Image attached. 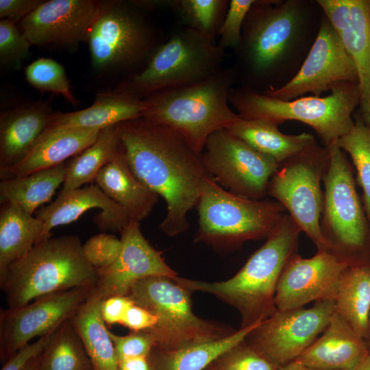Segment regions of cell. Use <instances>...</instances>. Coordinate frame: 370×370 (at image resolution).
<instances>
[{"instance_id":"ba28073f","label":"cell","mask_w":370,"mask_h":370,"mask_svg":"<svg viewBox=\"0 0 370 370\" xmlns=\"http://www.w3.org/2000/svg\"><path fill=\"white\" fill-rule=\"evenodd\" d=\"M225 58V51L217 42L185 27L156 46L145 67L116 89L143 99L210 78L223 68Z\"/></svg>"},{"instance_id":"ab89813d","label":"cell","mask_w":370,"mask_h":370,"mask_svg":"<svg viewBox=\"0 0 370 370\" xmlns=\"http://www.w3.org/2000/svg\"><path fill=\"white\" fill-rule=\"evenodd\" d=\"M256 1H230L227 11L217 33V45L225 51H235L239 47L245 19Z\"/></svg>"},{"instance_id":"836d02e7","label":"cell","mask_w":370,"mask_h":370,"mask_svg":"<svg viewBox=\"0 0 370 370\" xmlns=\"http://www.w3.org/2000/svg\"><path fill=\"white\" fill-rule=\"evenodd\" d=\"M40 370H92V363L71 319L53 333L40 360Z\"/></svg>"},{"instance_id":"5b68a950","label":"cell","mask_w":370,"mask_h":370,"mask_svg":"<svg viewBox=\"0 0 370 370\" xmlns=\"http://www.w3.org/2000/svg\"><path fill=\"white\" fill-rule=\"evenodd\" d=\"M236 83L233 67H223L204 81L143 99L142 117L176 131L201 153L211 134L227 129L241 119L228 100Z\"/></svg>"},{"instance_id":"277c9868","label":"cell","mask_w":370,"mask_h":370,"mask_svg":"<svg viewBox=\"0 0 370 370\" xmlns=\"http://www.w3.org/2000/svg\"><path fill=\"white\" fill-rule=\"evenodd\" d=\"M97 270L73 235L49 237L0 271V286L8 308L24 306L40 297L78 288H92Z\"/></svg>"},{"instance_id":"d4e9b609","label":"cell","mask_w":370,"mask_h":370,"mask_svg":"<svg viewBox=\"0 0 370 370\" xmlns=\"http://www.w3.org/2000/svg\"><path fill=\"white\" fill-rule=\"evenodd\" d=\"M95 182L123 208L130 220L139 223L149 216L158 200L159 196L132 171L122 145L115 158L99 172Z\"/></svg>"},{"instance_id":"c3c4849f","label":"cell","mask_w":370,"mask_h":370,"mask_svg":"<svg viewBox=\"0 0 370 370\" xmlns=\"http://www.w3.org/2000/svg\"><path fill=\"white\" fill-rule=\"evenodd\" d=\"M278 370H316L295 360L278 368Z\"/></svg>"},{"instance_id":"5bb4252c","label":"cell","mask_w":370,"mask_h":370,"mask_svg":"<svg viewBox=\"0 0 370 370\" xmlns=\"http://www.w3.org/2000/svg\"><path fill=\"white\" fill-rule=\"evenodd\" d=\"M335 311L333 301L275 312L245 338V342L278 368L296 360L325 330Z\"/></svg>"},{"instance_id":"f907efd6","label":"cell","mask_w":370,"mask_h":370,"mask_svg":"<svg viewBox=\"0 0 370 370\" xmlns=\"http://www.w3.org/2000/svg\"><path fill=\"white\" fill-rule=\"evenodd\" d=\"M354 370H370V354Z\"/></svg>"},{"instance_id":"f546056e","label":"cell","mask_w":370,"mask_h":370,"mask_svg":"<svg viewBox=\"0 0 370 370\" xmlns=\"http://www.w3.org/2000/svg\"><path fill=\"white\" fill-rule=\"evenodd\" d=\"M261 323V322H260ZM260 323L241 328L221 339L204 342L173 350L153 348L149 361L153 370H206L223 354L245 341Z\"/></svg>"},{"instance_id":"f35d334b","label":"cell","mask_w":370,"mask_h":370,"mask_svg":"<svg viewBox=\"0 0 370 370\" xmlns=\"http://www.w3.org/2000/svg\"><path fill=\"white\" fill-rule=\"evenodd\" d=\"M33 45L17 27L7 19L0 21V62L5 66L20 69L30 53Z\"/></svg>"},{"instance_id":"3957f363","label":"cell","mask_w":370,"mask_h":370,"mask_svg":"<svg viewBox=\"0 0 370 370\" xmlns=\"http://www.w3.org/2000/svg\"><path fill=\"white\" fill-rule=\"evenodd\" d=\"M300 232L286 212L265 243L233 277L221 282L174 279L191 292L211 294L235 308L242 318L241 328L260 323L276 310L278 282L286 262L296 253Z\"/></svg>"},{"instance_id":"f1b7e54d","label":"cell","mask_w":370,"mask_h":370,"mask_svg":"<svg viewBox=\"0 0 370 370\" xmlns=\"http://www.w3.org/2000/svg\"><path fill=\"white\" fill-rule=\"evenodd\" d=\"M278 124L261 119L241 118L227 130L251 147L273 158L280 164L297 154L315 140L310 133L286 134Z\"/></svg>"},{"instance_id":"ac0fdd59","label":"cell","mask_w":370,"mask_h":370,"mask_svg":"<svg viewBox=\"0 0 370 370\" xmlns=\"http://www.w3.org/2000/svg\"><path fill=\"white\" fill-rule=\"evenodd\" d=\"M121 248L109 267L97 270V280L92 292L102 300L112 296H127L138 280L153 276L175 278L177 273L143 235L140 223L130 220L121 232Z\"/></svg>"},{"instance_id":"ee69618b","label":"cell","mask_w":370,"mask_h":370,"mask_svg":"<svg viewBox=\"0 0 370 370\" xmlns=\"http://www.w3.org/2000/svg\"><path fill=\"white\" fill-rule=\"evenodd\" d=\"M127 296H112L101 304V314L106 325L121 324L127 310L134 304Z\"/></svg>"},{"instance_id":"7bdbcfd3","label":"cell","mask_w":370,"mask_h":370,"mask_svg":"<svg viewBox=\"0 0 370 370\" xmlns=\"http://www.w3.org/2000/svg\"><path fill=\"white\" fill-rule=\"evenodd\" d=\"M55 331L21 347L3 363L1 370H24L33 360L42 354Z\"/></svg>"},{"instance_id":"f6af8a7d","label":"cell","mask_w":370,"mask_h":370,"mask_svg":"<svg viewBox=\"0 0 370 370\" xmlns=\"http://www.w3.org/2000/svg\"><path fill=\"white\" fill-rule=\"evenodd\" d=\"M44 1L0 0V18L15 23L21 22L34 12Z\"/></svg>"},{"instance_id":"6da1fadb","label":"cell","mask_w":370,"mask_h":370,"mask_svg":"<svg viewBox=\"0 0 370 370\" xmlns=\"http://www.w3.org/2000/svg\"><path fill=\"white\" fill-rule=\"evenodd\" d=\"M323 16L317 0H256L234 51L238 86L264 92L290 82L310 51Z\"/></svg>"},{"instance_id":"603a6c76","label":"cell","mask_w":370,"mask_h":370,"mask_svg":"<svg viewBox=\"0 0 370 370\" xmlns=\"http://www.w3.org/2000/svg\"><path fill=\"white\" fill-rule=\"evenodd\" d=\"M369 354L364 338L334 311L322 334L296 360L316 370H354Z\"/></svg>"},{"instance_id":"8d00e7d4","label":"cell","mask_w":370,"mask_h":370,"mask_svg":"<svg viewBox=\"0 0 370 370\" xmlns=\"http://www.w3.org/2000/svg\"><path fill=\"white\" fill-rule=\"evenodd\" d=\"M25 75L34 88L60 95L71 104L78 105L79 101L72 92L64 69L58 62L50 58H38L25 68Z\"/></svg>"},{"instance_id":"7a4b0ae2","label":"cell","mask_w":370,"mask_h":370,"mask_svg":"<svg viewBox=\"0 0 370 370\" xmlns=\"http://www.w3.org/2000/svg\"><path fill=\"white\" fill-rule=\"evenodd\" d=\"M116 127L132 171L165 201L161 231L170 237L186 232L188 213L197 206L209 175L201 153L176 131L143 117L120 123Z\"/></svg>"},{"instance_id":"83f0119b","label":"cell","mask_w":370,"mask_h":370,"mask_svg":"<svg viewBox=\"0 0 370 370\" xmlns=\"http://www.w3.org/2000/svg\"><path fill=\"white\" fill-rule=\"evenodd\" d=\"M102 301L91 291L71 321L83 343L92 370H119L114 346L101 314Z\"/></svg>"},{"instance_id":"7c38bea8","label":"cell","mask_w":370,"mask_h":370,"mask_svg":"<svg viewBox=\"0 0 370 370\" xmlns=\"http://www.w3.org/2000/svg\"><path fill=\"white\" fill-rule=\"evenodd\" d=\"M137 8L131 1L101 3L87 42L95 69L135 66L156 48L152 30Z\"/></svg>"},{"instance_id":"8992f818","label":"cell","mask_w":370,"mask_h":370,"mask_svg":"<svg viewBox=\"0 0 370 370\" xmlns=\"http://www.w3.org/2000/svg\"><path fill=\"white\" fill-rule=\"evenodd\" d=\"M358 84L338 86L325 97H301L282 101L240 86L233 87L229 103L243 119H261L278 125L297 121L311 127L328 147L348 134L354 120L352 114L360 105Z\"/></svg>"},{"instance_id":"cb8c5ba5","label":"cell","mask_w":370,"mask_h":370,"mask_svg":"<svg viewBox=\"0 0 370 370\" xmlns=\"http://www.w3.org/2000/svg\"><path fill=\"white\" fill-rule=\"evenodd\" d=\"M143 99L115 89L97 95L93 103L72 112H54L45 132L67 129H103L143 116ZM44 132V133H45Z\"/></svg>"},{"instance_id":"60d3db41","label":"cell","mask_w":370,"mask_h":370,"mask_svg":"<svg viewBox=\"0 0 370 370\" xmlns=\"http://www.w3.org/2000/svg\"><path fill=\"white\" fill-rule=\"evenodd\" d=\"M121 248V239L106 233L92 236L83 245L86 257L96 270L110 266L119 256Z\"/></svg>"},{"instance_id":"4316f807","label":"cell","mask_w":370,"mask_h":370,"mask_svg":"<svg viewBox=\"0 0 370 370\" xmlns=\"http://www.w3.org/2000/svg\"><path fill=\"white\" fill-rule=\"evenodd\" d=\"M335 311L363 338L370 336V263L357 261L344 271L334 300Z\"/></svg>"},{"instance_id":"44dd1931","label":"cell","mask_w":370,"mask_h":370,"mask_svg":"<svg viewBox=\"0 0 370 370\" xmlns=\"http://www.w3.org/2000/svg\"><path fill=\"white\" fill-rule=\"evenodd\" d=\"M92 208L101 210V212L95 216L94 222L102 230L121 232L130 221L119 205L110 199L96 184H91L60 191L53 202L37 212L36 217L43 223L38 243L51 237V231L54 227L76 221Z\"/></svg>"},{"instance_id":"ffe728a7","label":"cell","mask_w":370,"mask_h":370,"mask_svg":"<svg viewBox=\"0 0 370 370\" xmlns=\"http://www.w3.org/2000/svg\"><path fill=\"white\" fill-rule=\"evenodd\" d=\"M356 68L360 114L370 126V0H317Z\"/></svg>"},{"instance_id":"9a60e30c","label":"cell","mask_w":370,"mask_h":370,"mask_svg":"<svg viewBox=\"0 0 370 370\" xmlns=\"http://www.w3.org/2000/svg\"><path fill=\"white\" fill-rule=\"evenodd\" d=\"M347 84H358L356 68L324 14L318 35L297 73L282 87L262 93L290 101L306 93L321 97Z\"/></svg>"},{"instance_id":"bcb514c9","label":"cell","mask_w":370,"mask_h":370,"mask_svg":"<svg viewBox=\"0 0 370 370\" xmlns=\"http://www.w3.org/2000/svg\"><path fill=\"white\" fill-rule=\"evenodd\" d=\"M157 317L143 307L134 304L127 310L121 325L132 332L152 328L157 323Z\"/></svg>"},{"instance_id":"9c48e42d","label":"cell","mask_w":370,"mask_h":370,"mask_svg":"<svg viewBox=\"0 0 370 370\" xmlns=\"http://www.w3.org/2000/svg\"><path fill=\"white\" fill-rule=\"evenodd\" d=\"M191 293L174 278L164 276L145 278L132 286L127 296L158 318L156 324L147 330L153 338V348L173 350L221 339L236 332L195 315Z\"/></svg>"},{"instance_id":"30bf717a","label":"cell","mask_w":370,"mask_h":370,"mask_svg":"<svg viewBox=\"0 0 370 370\" xmlns=\"http://www.w3.org/2000/svg\"><path fill=\"white\" fill-rule=\"evenodd\" d=\"M328 160V147L319 145L315 139L297 154L279 164L269 182L267 195L284 208L317 250L331 251L321 228L323 204L321 184Z\"/></svg>"},{"instance_id":"e575fe53","label":"cell","mask_w":370,"mask_h":370,"mask_svg":"<svg viewBox=\"0 0 370 370\" xmlns=\"http://www.w3.org/2000/svg\"><path fill=\"white\" fill-rule=\"evenodd\" d=\"M229 3L227 0H170L169 8L178 14L186 27L215 42Z\"/></svg>"},{"instance_id":"d590c367","label":"cell","mask_w":370,"mask_h":370,"mask_svg":"<svg viewBox=\"0 0 370 370\" xmlns=\"http://www.w3.org/2000/svg\"><path fill=\"white\" fill-rule=\"evenodd\" d=\"M337 143L349 155L356 168L357 180L363 192L365 212L370 225V126L360 113L351 131Z\"/></svg>"},{"instance_id":"484cf974","label":"cell","mask_w":370,"mask_h":370,"mask_svg":"<svg viewBox=\"0 0 370 370\" xmlns=\"http://www.w3.org/2000/svg\"><path fill=\"white\" fill-rule=\"evenodd\" d=\"M101 130L74 128L45 132L21 162L0 172V178L21 177L64 163L94 143Z\"/></svg>"},{"instance_id":"b9f144b4","label":"cell","mask_w":370,"mask_h":370,"mask_svg":"<svg viewBox=\"0 0 370 370\" xmlns=\"http://www.w3.org/2000/svg\"><path fill=\"white\" fill-rule=\"evenodd\" d=\"M109 335L113 342L117 359L147 357L155 346L152 336L147 330L132 332L125 336H119L111 331Z\"/></svg>"},{"instance_id":"4dcf8cb0","label":"cell","mask_w":370,"mask_h":370,"mask_svg":"<svg viewBox=\"0 0 370 370\" xmlns=\"http://www.w3.org/2000/svg\"><path fill=\"white\" fill-rule=\"evenodd\" d=\"M66 169L67 162H64L24 176L1 180V204L10 203L32 214L64 184Z\"/></svg>"},{"instance_id":"681fc988","label":"cell","mask_w":370,"mask_h":370,"mask_svg":"<svg viewBox=\"0 0 370 370\" xmlns=\"http://www.w3.org/2000/svg\"><path fill=\"white\" fill-rule=\"evenodd\" d=\"M42 355V354H41ZM33 360L25 369L24 370H40V356Z\"/></svg>"},{"instance_id":"2e32d148","label":"cell","mask_w":370,"mask_h":370,"mask_svg":"<svg viewBox=\"0 0 370 370\" xmlns=\"http://www.w3.org/2000/svg\"><path fill=\"white\" fill-rule=\"evenodd\" d=\"M92 288L46 295L0 312V356L3 363L34 338L56 330L71 319L90 296Z\"/></svg>"},{"instance_id":"8fae6325","label":"cell","mask_w":370,"mask_h":370,"mask_svg":"<svg viewBox=\"0 0 370 370\" xmlns=\"http://www.w3.org/2000/svg\"><path fill=\"white\" fill-rule=\"evenodd\" d=\"M327 147L329 160L323 180L321 228L331 251L352 263L356 262L354 255L368 243L369 223L362 208L345 152L337 141Z\"/></svg>"},{"instance_id":"4fadbf2b","label":"cell","mask_w":370,"mask_h":370,"mask_svg":"<svg viewBox=\"0 0 370 370\" xmlns=\"http://www.w3.org/2000/svg\"><path fill=\"white\" fill-rule=\"evenodd\" d=\"M201 156L208 174L227 191L247 199H263L279 164L226 129L207 139Z\"/></svg>"},{"instance_id":"d6986e66","label":"cell","mask_w":370,"mask_h":370,"mask_svg":"<svg viewBox=\"0 0 370 370\" xmlns=\"http://www.w3.org/2000/svg\"><path fill=\"white\" fill-rule=\"evenodd\" d=\"M101 3L92 0L44 1L20 22L34 45L75 47L88 42Z\"/></svg>"},{"instance_id":"1f68e13d","label":"cell","mask_w":370,"mask_h":370,"mask_svg":"<svg viewBox=\"0 0 370 370\" xmlns=\"http://www.w3.org/2000/svg\"><path fill=\"white\" fill-rule=\"evenodd\" d=\"M42 230L43 223L37 217L14 204H1L0 271L29 251Z\"/></svg>"},{"instance_id":"e0dca14e","label":"cell","mask_w":370,"mask_h":370,"mask_svg":"<svg viewBox=\"0 0 370 370\" xmlns=\"http://www.w3.org/2000/svg\"><path fill=\"white\" fill-rule=\"evenodd\" d=\"M350 264L331 251L317 250L309 258L294 254L278 282L276 309L302 308L312 301H334L341 278Z\"/></svg>"},{"instance_id":"52a82bcc","label":"cell","mask_w":370,"mask_h":370,"mask_svg":"<svg viewBox=\"0 0 370 370\" xmlns=\"http://www.w3.org/2000/svg\"><path fill=\"white\" fill-rule=\"evenodd\" d=\"M199 226L195 242L219 249L267 238L286 213L275 200L251 199L224 189L210 175L204 181L197 205Z\"/></svg>"},{"instance_id":"7dc6e473","label":"cell","mask_w":370,"mask_h":370,"mask_svg":"<svg viewBox=\"0 0 370 370\" xmlns=\"http://www.w3.org/2000/svg\"><path fill=\"white\" fill-rule=\"evenodd\" d=\"M118 365L119 370H153L147 357L118 359Z\"/></svg>"},{"instance_id":"74e56055","label":"cell","mask_w":370,"mask_h":370,"mask_svg":"<svg viewBox=\"0 0 370 370\" xmlns=\"http://www.w3.org/2000/svg\"><path fill=\"white\" fill-rule=\"evenodd\" d=\"M278 369V367L244 341L223 354L206 370Z\"/></svg>"},{"instance_id":"7402d4cb","label":"cell","mask_w":370,"mask_h":370,"mask_svg":"<svg viewBox=\"0 0 370 370\" xmlns=\"http://www.w3.org/2000/svg\"><path fill=\"white\" fill-rule=\"evenodd\" d=\"M54 112L49 101L21 104L0 116V172L21 162L45 132Z\"/></svg>"},{"instance_id":"d6a6232c","label":"cell","mask_w":370,"mask_h":370,"mask_svg":"<svg viewBox=\"0 0 370 370\" xmlns=\"http://www.w3.org/2000/svg\"><path fill=\"white\" fill-rule=\"evenodd\" d=\"M121 145L116 125L101 129L94 143L67 162L61 191L95 182L101 169L117 155Z\"/></svg>"}]
</instances>
